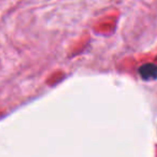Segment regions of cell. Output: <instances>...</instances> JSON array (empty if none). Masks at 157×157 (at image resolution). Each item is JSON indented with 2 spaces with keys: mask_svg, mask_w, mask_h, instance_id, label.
I'll return each mask as SVG.
<instances>
[{
  "mask_svg": "<svg viewBox=\"0 0 157 157\" xmlns=\"http://www.w3.org/2000/svg\"><path fill=\"white\" fill-rule=\"evenodd\" d=\"M140 74L144 80H155L157 78V66L146 63L140 68Z\"/></svg>",
  "mask_w": 157,
  "mask_h": 157,
  "instance_id": "cell-1",
  "label": "cell"
}]
</instances>
